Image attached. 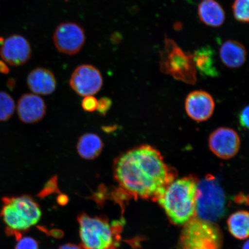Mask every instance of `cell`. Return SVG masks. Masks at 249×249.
Wrapping results in <instances>:
<instances>
[{
	"label": "cell",
	"instance_id": "obj_22",
	"mask_svg": "<svg viewBox=\"0 0 249 249\" xmlns=\"http://www.w3.org/2000/svg\"><path fill=\"white\" fill-rule=\"evenodd\" d=\"M15 249H39V246L36 239L26 236L18 239Z\"/></svg>",
	"mask_w": 249,
	"mask_h": 249
},
{
	"label": "cell",
	"instance_id": "obj_21",
	"mask_svg": "<svg viewBox=\"0 0 249 249\" xmlns=\"http://www.w3.org/2000/svg\"><path fill=\"white\" fill-rule=\"evenodd\" d=\"M232 9L236 20L249 23V0H235Z\"/></svg>",
	"mask_w": 249,
	"mask_h": 249
},
{
	"label": "cell",
	"instance_id": "obj_16",
	"mask_svg": "<svg viewBox=\"0 0 249 249\" xmlns=\"http://www.w3.org/2000/svg\"><path fill=\"white\" fill-rule=\"evenodd\" d=\"M198 14L202 23L213 27L222 26L226 18L223 8L214 0L201 2L198 6Z\"/></svg>",
	"mask_w": 249,
	"mask_h": 249
},
{
	"label": "cell",
	"instance_id": "obj_12",
	"mask_svg": "<svg viewBox=\"0 0 249 249\" xmlns=\"http://www.w3.org/2000/svg\"><path fill=\"white\" fill-rule=\"evenodd\" d=\"M214 102L210 93L204 91L190 93L185 101V110L189 117L197 122L206 121L213 114Z\"/></svg>",
	"mask_w": 249,
	"mask_h": 249
},
{
	"label": "cell",
	"instance_id": "obj_4",
	"mask_svg": "<svg viewBox=\"0 0 249 249\" xmlns=\"http://www.w3.org/2000/svg\"><path fill=\"white\" fill-rule=\"evenodd\" d=\"M79 234L83 249H115L120 229L107 219L92 217L86 213L78 217Z\"/></svg>",
	"mask_w": 249,
	"mask_h": 249
},
{
	"label": "cell",
	"instance_id": "obj_17",
	"mask_svg": "<svg viewBox=\"0 0 249 249\" xmlns=\"http://www.w3.org/2000/svg\"><path fill=\"white\" fill-rule=\"evenodd\" d=\"M104 142L95 133H86L80 137L76 148L78 154L86 160H93L102 153Z\"/></svg>",
	"mask_w": 249,
	"mask_h": 249
},
{
	"label": "cell",
	"instance_id": "obj_15",
	"mask_svg": "<svg viewBox=\"0 0 249 249\" xmlns=\"http://www.w3.org/2000/svg\"><path fill=\"white\" fill-rule=\"evenodd\" d=\"M220 57L223 63L230 68H238L244 64L247 52L244 45L235 40H229L221 46Z\"/></svg>",
	"mask_w": 249,
	"mask_h": 249
},
{
	"label": "cell",
	"instance_id": "obj_14",
	"mask_svg": "<svg viewBox=\"0 0 249 249\" xmlns=\"http://www.w3.org/2000/svg\"><path fill=\"white\" fill-rule=\"evenodd\" d=\"M27 82L31 91L38 95H51L57 87L54 74L44 68H37L31 71Z\"/></svg>",
	"mask_w": 249,
	"mask_h": 249
},
{
	"label": "cell",
	"instance_id": "obj_10",
	"mask_svg": "<svg viewBox=\"0 0 249 249\" xmlns=\"http://www.w3.org/2000/svg\"><path fill=\"white\" fill-rule=\"evenodd\" d=\"M0 55L6 63L18 67L26 63L32 54L30 43L24 36L14 34L1 40Z\"/></svg>",
	"mask_w": 249,
	"mask_h": 249
},
{
	"label": "cell",
	"instance_id": "obj_2",
	"mask_svg": "<svg viewBox=\"0 0 249 249\" xmlns=\"http://www.w3.org/2000/svg\"><path fill=\"white\" fill-rule=\"evenodd\" d=\"M197 183L193 176L174 179L156 199L174 225H185L196 216Z\"/></svg>",
	"mask_w": 249,
	"mask_h": 249
},
{
	"label": "cell",
	"instance_id": "obj_27",
	"mask_svg": "<svg viewBox=\"0 0 249 249\" xmlns=\"http://www.w3.org/2000/svg\"><path fill=\"white\" fill-rule=\"evenodd\" d=\"M10 71L6 62L4 61L0 60V73L2 74H8Z\"/></svg>",
	"mask_w": 249,
	"mask_h": 249
},
{
	"label": "cell",
	"instance_id": "obj_13",
	"mask_svg": "<svg viewBox=\"0 0 249 249\" xmlns=\"http://www.w3.org/2000/svg\"><path fill=\"white\" fill-rule=\"evenodd\" d=\"M17 111L18 118L24 124L39 122L45 116L46 105L44 100L35 93H25L18 99Z\"/></svg>",
	"mask_w": 249,
	"mask_h": 249
},
{
	"label": "cell",
	"instance_id": "obj_23",
	"mask_svg": "<svg viewBox=\"0 0 249 249\" xmlns=\"http://www.w3.org/2000/svg\"><path fill=\"white\" fill-rule=\"evenodd\" d=\"M98 101L93 96H85L83 99L82 107L87 112H93L97 110Z\"/></svg>",
	"mask_w": 249,
	"mask_h": 249
},
{
	"label": "cell",
	"instance_id": "obj_19",
	"mask_svg": "<svg viewBox=\"0 0 249 249\" xmlns=\"http://www.w3.org/2000/svg\"><path fill=\"white\" fill-rule=\"evenodd\" d=\"M227 225L231 234L238 239L249 238V213L248 211L236 212L227 220Z\"/></svg>",
	"mask_w": 249,
	"mask_h": 249
},
{
	"label": "cell",
	"instance_id": "obj_24",
	"mask_svg": "<svg viewBox=\"0 0 249 249\" xmlns=\"http://www.w3.org/2000/svg\"><path fill=\"white\" fill-rule=\"evenodd\" d=\"M97 110L99 113L104 116L110 110L111 107V101L110 98L104 97L98 100Z\"/></svg>",
	"mask_w": 249,
	"mask_h": 249
},
{
	"label": "cell",
	"instance_id": "obj_7",
	"mask_svg": "<svg viewBox=\"0 0 249 249\" xmlns=\"http://www.w3.org/2000/svg\"><path fill=\"white\" fill-rule=\"evenodd\" d=\"M222 245L219 229L196 216L185 224L180 236V249H220Z\"/></svg>",
	"mask_w": 249,
	"mask_h": 249
},
{
	"label": "cell",
	"instance_id": "obj_1",
	"mask_svg": "<svg viewBox=\"0 0 249 249\" xmlns=\"http://www.w3.org/2000/svg\"><path fill=\"white\" fill-rule=\"evenodd\" d=\"M113 173L122 194L154 201L176 177V171L165 163L160 152L147 144L116 158Z\"/></svg>",
	"mask_w": 249,
	"mask_h": 249
},
{
	"label": "cell",
	"instance_id": "obj_18",
	"mask_svg": "<svg viewBox=\"0 0 249 249\" xmlns=\"http://www.w3.org/2000/svg\"><path fill=\"white\" fill-rule=\"evenodd\" d=\"M192 55L196 70L201 74L211 77L217 75V71L214 64V52L210 46L202 47Z\"/></svg>",
	"mask_w": 249,
	"mask_h": 249
},
{
	"label": "cell",
	"instance_id": "obj_8",
	"mask_svg": "<svg viewBox=\"0 0 249 249\" xmlns=\"http://www.w3.org/2000/svg\"><path fill=\"white\" fill-rule=\"evenodd\" d=\"M53 40L58 51L72 55L77 54L83 48L86 34L80 25L73 22L63 23L56 28Z\"/></svg>",
	"mask_w": 249,
	"mask_h": 249
},
{
	"label": "cell",
	"instance_id": "obj_31",
	"mask_svg": "<svg viewBox=\"0 0 249 249\" xmlns=\"http://www.w3.org/2000/svg\"><path fill=\"white\" fill-rule=\"evenodd\" d=\"M204 1H205V0H204Z\"/></svg>",
	"mask_w": 249,
	"mask_h": 249
},
{
	"label": "cell",
	"instance_id": "obj_9",
	"mask_svg": "<svg viewBox=\"0 0 249 249\" xmlns=\"http://www.w3.org/2000/svg\"><path fill=\"white\" fill-rule=\"evenodd\" d=\"M104 80L101 71L89 64L80 65L71 76L70 86L81 96H93L100 91Z\"/></svg>",
	"mask_w": 249,
	"mask_h": 249
},
{
	"label": "cell",
	"instance_id": "obj_25",
	"mask_svg": "<svg viewBox=\"0 0 249 249\" xmlns=\"http://www.w3.org/2000/svg\"><path fill=\"white\" fill-rule=\"evenodd\" d=\"M239 123L244 128L249 129V106L241 111L239 115Z\"/></svg>",
	"mask_w": 249,
	"mask_h": 249
},
{
	"label": "cell",
	"instance_id": "obj_28",
	"mask_svg": "<svg viewBox=\"0 0 249 249\" xmlns=\"http://www.w3.org/2000/svg\"><path fill=\"white\" fill-rule=\"evenodd\" d=\"M59 249H83L82 247L74 244H65L61 246Z\"/></svg>",
	"mask_w": 249,
	"mask_h": 249
},
{
	"label": "cell",
	"instance_id": "obj_6",
	"mask_svg": "<svg viewBox=\"0 0 249 249\" xmlns=\"http://www.w3.org/2000/svg\"><path fill=\"white\" fill-rule=\"evenodd\" d=\"M160 70L174 79L189 84L196 80V70L193 55L180 48L173 40L166 38L160 53Z\"/></svg>",
	"mask_w": 249,
	"mask_h": 249
},
{
	"label": "cell",
	"instance_id": "obj_3",
	"mask_svg": "<svg viewBox=\"0 0 249 249\" xmlns=\"http://www.w3.org/2000/svg\"><path fill=\"white\" fill-rule=\"evenodd\" d=\"M2 201L0 216L6 226L5 232L17 241L41 218L38 204L30 196H8L3 197Z\"/></svg>",
	"mask_w": 249,
	"mask_h": 249
},
{
	"label": "cell",
	"instance_id": "obj_5",
	"mask_svg": "<svg viewBox=\"0 0 249 249\" xmlns=\"http://www.w3.org/2000/svg\"><path fill=\"white\" fill-rule=\"evenodd\" d=\"M225 192L213 176L198 182L196 197V216L214 223L225 215L226 210Z\"/></svg>",
	"mask_w": 249,
	"mask_h": 249
},
{
	"label": "cell",
	"instance_id": "obj_20",
	"mask_svg": "<svg viewBox=\"0 0 249 249\" xmlns=\"http://www.w3.org/2000/svg\"><path fill=\"white\" fill-rule=\"evenodd\" d=\"M15 110L13 98L8 93L0 91V121L4 122L10 119Z\"/></svg>",
	"mask_w": 249,
	"mask_h": 249
},
{
	"label": "cell",
	"instance_id": "obj_11",
	"mask_svg": "<svg viewBox=\"0 0 249 249\" xmlns=\"http://www.w3.org/2000/svg\"><path fill=\"white\" fill-rule=\"evenodd\" d=\"M241 141L238 134L229 127H220L209 138L211 151L222 160H229L238 153Z\"/></svg>",
	"mask_w": 249,
	"mask_h": 249
},
{
	"label": "cell",
	"instance_id": "obj_30",
	"mask_svg": "<svg viewBox=\"0 0 249 249\" xmlns=\"http://www.w3.org/2000/svg\"><path fill=\"white\" fill-rule=\"evenodd\" d=\"M242 249H249V239L245 242L244 246H243Z\"/></svg>",
	"mask_w": 249,
	"mask_h": 249
},
{
	"label": "cell",
	"instance_id": "obj_29",
	"mask_svg": "<svg viewBox=\"0 0 249 249\" xmlns=\"http://www.w3.org/2000/svg\"><path fill=\"white\" fill-rule=\"evenodd\" d=\"M16 85V81L15 79H11L8 81L7 86L9 89H14Z\"/></svg>",
	"mask_w": 249,
	"mask_h": 249
},
{
	"label": "cell",
	"instance_id": "obj_26",
	"mask_svg": "<svg viewBox=\"0 0 249 249\" xmlns=\"http://www.w3.org/2000/svg\"><path fill=\"white\" fill-rule=\"evenodd\" d=\"M56 182H57V179H56V177H54V178H52L49 181L46 183V185L45 186V188L43 189L42 191L40 192L39 196L40 197H45L46 195H48L50 193L52 192L53 191L54 189L55 188Z\"/></svg>",
	"mask_w": 249,
	"mask_h": 249
}]
</instances>
